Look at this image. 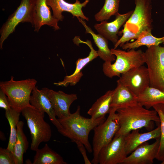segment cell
<instances>
[{"label": "cell", "mask_w": 164, "mask_h": 164, "mask_svg": "<svg viewBox=\"0 0 164 164\" xmlns=\"http://www.w3.org/2000/svg\"><path fill=\"white\" fill-rule=\"evenodd\" d=\"M116 112L120 126L116 136H125L133 130L143 128L149 131L153 129L154 122H160L155 110L147 109L138 103L118 109Z\"/></svg>", "instance_id": "1"}, {"label": "cell", "mask_w": 164, "mask_h": 164, "mask_svg": "<svg viewBox=\"0 0 164 164\" xmlns=\"http://www.w3.org/2000/svg\"><path fill=\"white\" fill-rule=\"evenodd\" d=\"M80 108L77 107L76 111L68 117L58 119L62 127L59 132L62 135L74 140L80 141L84 145L89 153L93 149L89 142L88 137L91 131L106 120L105 117L94 120L86 118L80 114Z\"/></svg>", "instance_id": "2"}, {"label": "cell", "mask_w": 164, "mask_h": 164, "mask_svg": "<svg viewBox=\"0 0 164 164\" xmlns=\"http://www.w3.org/2000/svg\"><path fill=\"white\" fill-rule=\"evenodd\" d=\"M14 78L12 76L9 80L1 82L0 88L7 97L11 108L21 112L25 108L32 106L30 98L37 81L32 78L19 81Z\"/></svg>", "instance_id": "3"}, {"label": "cell", "mask_w": 164, "mask_h": 164, "mask_svg": "<svg viewBox=\"0 0 164 164\" xmlns=\"http://www.w3.org/2000/svg\"><path fill=\"white\" fill-rule=\"evenodd\" d=\"M111 50L116 56L115 62L112 64L111 62H104L102 66L104 74L109 78L120 77L121 74L145 63L144 52L140 49L136 50L132 49L126 51L112 48Z\"/></svg>", "instance_id": "4"}, {"label": "cell", "mask_w": 164, "mask_h": 164, "mask_svg": "<svg viewBox=\"0 0 164 164\" xmlns=\"http://www.w3.org/2000/svg\"><path fill=\"white\" fill-rule=\"evenodd\" d=\"M21 113L26 120L31 135L30 149L36 151L41 143L50 140L52 136L51 127L44 120L45 112L32 106L25 108Z\"/></svg>", "instance_id": "5"}, {"label": "cell", "mask_w": 164, "mask_h": 164, "mask_svg": "<svg viewBox=\"0 0 164 164\" xmlns=\"http://www.w3.org/2000/svg\"><path fill=\"white\" fill-rule=\"evenodd\" d=\"M116 111L110 108L107 119L94 129L92 163L98 164V156L100 151L112 141L119 129V124Z\"/></svg>", "instance_id": "6"}, {"label": "cell", "mask_w": 164, "mask_h": 164, "mask_svg": "<svg viewBox=\"0 0 164 164\" xmlns=\"http://www.w3.org/2000/svg\"><path fill=\"white\" fill-rule=\"evenodd\" d=\"M162 46H152L144 52L147 66L150 86L164 91V43Z\"/></svg>", "instance_id": "7"}, {"label": "cell", "mask_w": 164, "mask_h": 164, "mask_svg": "<svg viewBox=\"0 0 164 164\" xmlns=\"http://www.w3.org/2000/svg\"><path fill=\"white\" fill-rule=\"evenodd\" d=\"M36 0H21L16 10L9 17L0 30V48L10 34L20 23H30L33 26Z\"/></svg>", "instance_id": "8"}, {"label": "cell", "mask_w": 164, "mask_h": 164, "mask_svg": "<svg viewBox=\"0 0 164 164\" xmlns=\"http://www.w3.org/2000/svg\"><path fill=\"white\" fill-rule=\"evenodd\" d=\"M135 4L134 10L123 26L135 33L152 30L151 0H135Z\"/></svg>", "instance_id": "9"}, {"label": "cell", "mask_w": 164, "mask_h": 164, "mask_svg": "<svg viewBox=\"0 0 164 164\" xmlns=\"http://www.w3.org/2000/svg\"><path fill=\"white\" fill-rule=\"evenodd\" d=\"M117 82L127 88L136 97L150 86L147 68L142 65L132 69L121 74Z\"/></svg>", "instance_id": "10"}, {"label": "cell", "mask_w": 164, "mask_h": 164, "mask_svg": "<svg viewBox=\"0 0 164 164\" xmlns=\"http://www.w3.org/2000/svg\"><path fill=\"white\" fill-rule=\"evenodd\" d=\"M125 147V136L115 135L112 141L99 152L100 164H122L127 157Z\"/></svg>", "instance_id": "11"}, {"label": "cell", "mask_w": 164, "mask_h": 164, "mask_svg": "<svg viewBox=\"0 0 164 164\" xmlns=\"http://www.w3.org/2000/svg\"><path fill=\"white\" fill-rule=\"evenodd\" d=\"M73 42L77 45L80 43L87 45L90 49L88 56L84 58H79L76 61V67L74 72L71 75L65 76L63 80L54 83L55 85L59 86L67 87L69 85L74 86L78 83L83 76L82 70L84 67L90 62L98 56L97 51L93 48L91 41L87 40L86 41L82 40L77 36H75L73 40Z\"/></svg>", "instance_id": "12"}, {"label": "cell", "mask_w": 164, "mask_h": 164, "mask_svg": "<svg viewBox=\"0 0 164 164\" xmlns=\"http://www.w3.org/2000/svg\"><path fill=\"white\" fill-rule=\"evenodd\" d=\"M149 144L145 142L128 155L122 164H152L156 159L160 144V138Z\"/></svg>", "instance_id": "13"}, {"label": "cell", "mask_w": 164, "mask_h": 164, "mask_svg": "<svg viewBox=\"0 0 164 164\" xmlns=\"http://www.w3.org/2000/svg\"><path fill=\"white\" fill-rule=\"evenodd\" d=\"M47 88L44 87L41 90L35 87L30 96V103L34 108L46 112L48 115L50 120L59 132L62 127L57 119L56 115L48 97Z\"/></svg>", "instance_id": "14"}, {"label": "cell", "mask_w": 164, "mask_h": 164, "mask_svg": "<svg viewBox=\"0 0 164 164\" xmlns=\"http://www.w3.org/2000/svg\"><path fill=\"white\" fill-rule=\"evenodd\" d=\"M89 1L85 0L81 3L78 0H76L74 3H70L64 0H46V3L52 9L53 16L59 21H62L64 17L62 14L63 12H68L73 17H79L88 21L89 19L84 15L82 9L85 7Z\"/></svg>", "instance_id": "15"}, {"label": "cell", "mask_w": 164, "mask_h": 164, "mask_svg": "<svg viewBox=\"0 0 164 164\" xmlns=\"http://www.w3.org/2000/svg\"><path fill=\"white\" fill-rule=\"evenodd\" d=\"M133 11L131 10L124 14L118 12L115 15V19L113 21L108 22L107 20L103 21L100 23L96 24L94 28L99 34L115 45L119 39L118 34L120 29L126 23Z\"/></svg>", "instance_id": "16"}, {"label": "cell", "mask_w": 164, "mask_h": 164, "mask_svg": "<svg viewBox=\"0 0 164 164\" xmlns=\"http://www.w3.org/2000/svg\"><path fill=\"white\" fill-rule=\"evenodd\" d=\"M47 92L56 116L59 119L68 116L71 104L77 99L76 94H67L61 91H55L47 88Z\"/></svg>", "instance_id": "17"}, {"label": "cell", "mask_w": 164, "mask_h": 164, "mask_svg": "<svg viewBox=\"0 0 164 164\" xmlns=\"http://www.w3.org/2000/svg\"><path fill=\"white\" fill-rule=\"evenodd\" d=\"M59 21L52 15L46 0H36L33 25L35 31L38 32L41 27L45 25L58 30L60 29L58 25Z\"/></svg>", "instance_id": "18"}, {"label": "cell", "mask_w": 164, "mask_h": 164, "mask_svg": "<svg viewBox=\"0 0 164 164\" xmlns=\"http://www.w3.org/2000/svg\"><path fill=\"white\" fill-rule=\"evenodd\" d=\"M139 129L134 130L125 136V151L127 155L131 154L138 146L148 141L160 138V125L155 129L144 133L139 132Z\"/></svg>", "instance_id": "19"}, {"label": "cell", "mask_w": 164, "mask_h": 164, "mask_svg": "<svg viewBox=\"0 0 164 164\" xmlns=\"http://www.w3.org/2000/svg\"><path fill=\"white\" fill-rule=\"evenodd\" d=\"M79 22L84 27L87 33L92 36L94 41L98 48V56L104 62H112L115 60V56L112 54L108 46V40L100 34H96L86 24V22L80 17H77Z\"/></svg>", "instance_id": "20"}, {"label": "cell", "mask_w": 164, "mask_h": 164, "mask_svg": "<svg viewBox=\"0 0 164 164\" xmlns=\"http://www.w3.org/2000/svg\"><path fill=\"white\" fill-rule=\"evenodd\" d=\"M117 83V86L113 90L111 108L116 111L138 103L135 97L127 88L119 82Z\"/></svg>", "instance_id": "21"}, {"label": "cell", "mask_w": 164, "mask_h": 164, "mask_svg": "<svg viewBox=\"0 0 164 164\" xmlns=\"http://www.w3.org/2000/svg\"><path fill=\"white\" fill-rule=\"evenodd\" d=\"M113 92V90H108L97 99L87 112L91 118L95 120L109 113Z\"/></svg>", "instance_id": "22"}, {"label": "cell", "mask_w": 164, "mask_h": 164, "mask_svg": "<svg viewBox=\"0 0 164 164\" xmlns=\"http://www.w3.org/2000/svg\"><path fill=\"white\" fill-rule=\"evenodd\" d=\"M135 97L138 103L148 109L155 105L164 104V91L150 86Z\"/></svg>", "instance_id": "23"}, {"label": "cell", "mask_w": 164, "mask_h": 164, "mask_svg": "<svg viewBox=\"0 0 164 164\" xmlns=\"http://www.w3.org/2000/svg\"><path fill=\"white\" fill-rule=\"evenodd\" d=\"M34 156L33 164H67L62 156L52 150L47 144L38 149Z\"/></svg>", "instance_id": "24"}, {"label": "cell", "mask_w": 164, "mask_h": 164, "mask_svg": "<svg viewBox=\"0 0 164 164\" xmlns=\"http://www.w3.org/2000/svg\"><path fill=\"white\" fill-rule=\"evenodd\" d=\"M152 30L144 31L139 34L136 40L131 43L127 42L121 47L124 50H129L137 48L142 46H146L147 48L153 46H158L164 43V36L157 38L153 36Z\"/></svg>", "instance_id": "25"}, {"label": "cell", "mask_w": 164, "mask_h": 164, "mask_svg": "<svg viewBox=\"0 0 164 164\" xmlns=\"http://www.w3.org/2000/svg\"><path fill=\"white\" fill-rule=\"evenodd\" d=\"M24 125L23 121H19L17 125V136L13 152L15 164L23 163V155L29 147V142L23 131Z\"/></svg>", "instance_id": "26"}, {"label": "cell", "mask_w": 164, "mask_h": 164, "mask_svg": "<svg viewBox=\"0 0 164 164\" xmlns=\"http://www.w3.org/2000/svg\"><path fill=\"white\" fill-rule=\"evenodd\" d=\"M20 113L12 108L5 111V116L10 127V135L7 149L13 153L17 136V125Z\"/></svg>", "instance_id": "27"}, {"label": "cell", "mask_w": 164, "mask_h": 164, "mask_svg": "<svg viewBox=\"0 0 164 164\" xmlns=\"http://www.w3.org/2000/svg\"><path fill=\"white\" fill-rule=\"evenodd\" d=\"M120 2V0H105L102 8L94 15L95 20L101 22L115 15L118 12Z\"/></svg>", "instance_id": "28"}, {"label": "cell", "mask_w": 164, "mask_h": 164, "mask_svg": "<svg viewBox=\"0 0 164 164\" xmlns=\"http://www.w3.org/2000/svg\"><path fill=\"white\" fill-rule=\"evenodd\" d=\"M152 108L157 113L160 122L161 129L160 144L156 159L164 164V104H160L154 105Z\"/></svg>", "instance_id": "29"}, {"label": "cell", "mask_w": 164, "mask_h": 164, "mask_svg": "<svg viewBox=\"0 0 164 164\" xmlns=\"http://www.w3.org/2000/svg\"><path fill=\"white\" fill-rule=\"evenodd\" d=\"M123 29L120 32L121 33H122V35L114 45V49H116L119 46L121 47L123 45L130 40L137 39L140 34L138 33L134 32L129 30L125 26H123Z\"/></svg>", "instance_id": "30"}, {"label": "cell", "mask_w": 164, "mask_h": 164, "mask_svg": "<svg viewBox=\"0 0 164 164\" xmlns=\"http://www.w3.org/2000/svg\"><path fill=\"white\" fill-rule=\"evenodd\" d=\"M0 164H15L13 153L7 148L0 147Z\"/></svg>", "instance_id": "31"}, {"label": "cell", "mask_w": 164, "mask_h": 164, "mask_svg": "<svg viewBox=\"0 0 164 164\" xmlns=\"http://www.w3.org/2000/svg\"><path fill=\"white\" fill-rule=\"evenodd\" d=\"M72 142H75L77 145L78 149L83 156L85 163V164H92V162L89 160L87 156L85 147L83 144L77 140H74Z\"/></svg>", "instance_id": "32"}, {"label": "cell", "mask_w": 164, "mask_h": 164, "mask_svg": "<svg viewBox=\"0 0 164 164\" xmlns=\"http://www.w3.org/2000/svg\"><path fill=\"white\" fill-rule=\"evenodd\" d=\"M0 107L4 109L5 111L9 110L11 108L7 97L1 89L0 90Z\"/></svg>", "instance_id": "33"}]
</instances>
